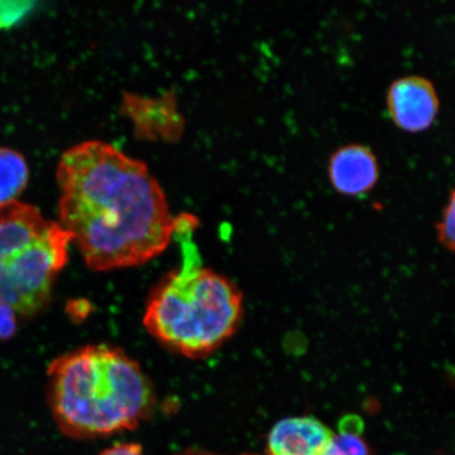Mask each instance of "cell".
<instances>
[{
  "mask_svg": "<svg viewBox=\"0 0 455 455\" xmlns=\"http://www.w3.org/2000/svg\"><path fill=\"white\" fill-rule=\"evenodd\" d=\"M60 225L95 271L144 265L167 249L178 219L146 164L108 142L68 149L57 167Z\"/></svg>",
  "mask_w": 455,
  "mask_h": 455,
  "instance_id": "1",
  "label": "cell"
},
{
  "mask_svg": "<svg viewBox=\"0 0 455 455\" xmlns=\"http://www.w3.org/2000/svg\"><path fill=\"white\" fill-rule=\"evenodd\" d=\"M51 412L72 439L132 430L156 406L150 379L124 351L90 345L60 355L48 369Z\"/></svg>",
  "mask_w": 455,
  "mask_h": 455,
  "instance_id": "2",
  "label": "cell"
},
{
  "mask_svg": "<svg viewBox=\"0 0 455 455\" xmlns=\"http://www.w3.org/2000/svg\"><path fill=\"white\" fill-rule=\"evenodd\" d=\"M243 313V295L235 284L204 268L196 248L184 243L183 263L153 288L142 321L170 350L203 358L235 333Z\"/></svg>",
  "mask_w": 455,
  "mask_h": 455,
  "instance_id": "3",
  "label": "cell"
},
{
  "mask_svg": "<svg viewBox=\"0 0 455 455\" xmlns=\"http://www.w3.org/2000/svg\"><path fill=\"white\" fill-rule=\"evenodd\" d=\"M71 243L69 233L36 207L0 204V301L16 315L41 311L69 260Z\"/></svg>",
  "mask_w": 455,
  "mask_h": 455,
  "instance_id": "4",
  "label": "cell"
},
{
  "mask_svg": "<svg viewBox=\"0 0 455 455\" xmlns=\"http://www.w3.org/2000/svg\"><path fill=\"white\" fill-rule=\"evenodd\" d=\"M389 116L397 128L419 133L430 128L440 110L434 84L420 76H407L392 83L387 94Z\"/></svg>",
  "mask_w": 455,
  "mask_h": 455,
  "instance_id": "5",
  "label": "cell"
},
{
  "mask_svg": "<svg viewBox=\"0 0 455 455\" xmlns=\"http://www.w3.org/2000/svg\"><path fill=\"white\" fill-rule=\"evenodd\" d=\"M121 111L133 122L136 138L176 141L184 132L185 119L172 93L156 99L126 93Z\"/></svg>",
  "mask_w": 455,
  "mask_h": 455,
  "instance_id": "6",
  "label": "cell"
},
{
  "mask_svg": "<svg viewBox=\"0 0 455 455\" xmlns=\"http://www.w3.org/2000/svg\"><path fill=\"white\" fill-rule=\"evenodd\" d=\"M328 173L330 183L340 195L363 197L378 184V158L367 146H344L330 156Z\"/></svg>",
  "mask_w": 455,
  "mask_h": 455,
  "instance_id": "7",
  "label": "cell"
},
{
  "mask_svg": "<svg viewBox=\"0 0 455 455\" xmlns=\"http://www.w3.org/2000/svg\"><path fill=\"white\" fill-rule=\"evenodd\" d=\"M333 434L313 417L283 419L271 429L269 451L271 455H323Z\"/></svg>",
  "mask_w": 455,
  "mask_h": 455,
  "instance_id": "8",
  "label": "cell"
},
{
  "mask_svg": "<svg viewBox=\"0 0 455 455\" xmlns=\"http://www.w3.org/2000/svg\"><path fill=\"white\" fill-rule=\"evenodd\" d=\"M28 170L20 153L0 149V204L14 202L25 189Z\"/></svg>",
  "mask_w": 455,
  "mask_h": 455,
  "instance_id": "9",
  "label": "cell"
},
{
  "mask_svg": "<svg viewBox=\"0 0 455 455\" xmlns=\"http://www.w3.org/2000/svg\"><path fill=\"white\" fill-rule=\"evenodd\" d=\"M362 434V420H356L354 415L346 417L340 420L338 434H333L323 455H369Z\"/></svg>",
  "mask_w": 455,
  "mask_h": 455,
  "instance_id": "10",
  "label": "cell"
},
{
  "mask_svg": "<svg viewBox=\"0 0 455 455\" xmlns=\"http://www.w3.org/2000/svg\"><path fill=\"white\" fill-rule=\"evenodd\" d=\"M455 195L454 191L451 190V196H449V202L443 209L442 219L439 224H437V236L439 241L447 249L453 251L454 249V228H455Z\"/></svg>",
  "mask_w": 455,
  "mask_h": 455,
  "instance_id": "11",
  "label": "cell"
},
{
  "mask_svg": "<svg viewBox=\"0 0 455 455\" xmlns=\"http://www.w3.org/2000/svg\"><path fill=\"white\" fill-rule=\"evenodd\" d=\"M17 328V315L8 305L0 301V340L13 337Z\"/></svg>",
  "mask_w": 455,
  "mask_h": 455,
  "instance_id": "12",
  "label": "cell"
},
{
  "mask_svg": "<svg viewBox=\"0 0 455 455\" xmlns=\"http://www.w3.org/2000/svg\"><path fill=\"white\" fill-rule=\"evenodd\" d=\"M100 455H144V453H142V448L139 443H123L106 449Z\"/></svg>",
  "mask_w": 455,
  "mask_h": 455,
  "instance_id": "13",
  "label": "cell"
},
{
  "mask_svg": "<svg viewBox=\"0 0 455 455\" xmlns=\"http://www.w3.org/2000/svg\"><path fill=\"white\" fill-rule=\"evenodd\" d=\"M178 455H215L212 453H209L207 451H199V449H188V451H185L184 452H181Z\"/></svg>",
  "mask_w": 455,
  "mask_h": 455,
  "instance_id": "14",
  "label": "cell"
},
{
  "mask_svg": "<svg viewBox=\"0 0 455 455\" xmlns=\"http://www.w3.org/2000/svg\"><path fill=\"white\" fill-rule=\"evenodd\" d=\"M247 455H250V454H247ZM268 455H271V454H268Z\"/></svg>",
  "mask_w": 455,
  "mask_h": 455,
  "instance_id": "15",
  "label": "cell"
}]
</instances>
